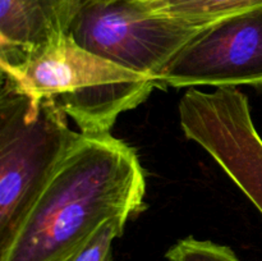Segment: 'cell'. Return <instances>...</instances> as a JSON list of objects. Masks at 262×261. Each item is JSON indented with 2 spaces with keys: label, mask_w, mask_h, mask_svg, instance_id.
Listing matches in <instances>:
<instances>
[{
  "label": "cell",
  "mask_w": 262,
  "mask_h": 261,
  "mask_svg": "<svg viewBox=\"0 0 262 261\" xmlns=\"http://www.w3.org/2000/svg\"><path fill=\"white\" fill-rule=\"evenodd\" d=\"M2 73L31 96L53 102L83 135L110 133L122 113L159 87L150 77L84 50L68 35Z\"/></svg>",
  "instance_id": "2"
},
{
  "label": "cell",
  "mask_w": 262,
  "mask_h": 261,
  "mask_svg": "<svg viewBox=\"0 0 262 261\" xmlns=\"http://www.w3.org/2000/svg\"><path fill=\"white\" fill-rule=\"evenodd\" d=\"M262 84V8L202 28L158 77V86Z\"/></svg>",
  "instance_id": "6"
},
{
  "label": "cell",
  "mask_w": 262,
  "mask_h": 261,
  "mask_svg": "<svg viewBox=\"0 0 262 261\" xmlns=\"http://www.w3.org/2000/svg\"><path fill=\"white\" fill-rule=\"evenodd\" d=\"M81 0H0V67L9 68L68 35Z\"/></svg>",
  "instance_id": "7"
},
{
  "label": "cell",
  "mask_w": 262,
  "mask_h": 261,
  "mask_svg": "<svg viewBox=\"0 0 262 261\" xmlns=\"http://www.w3.org/2000/svg\"><path fill=\"white\" fill-rule=\"evenodd\" d=\"M161 13L199 26L262 8V0H147Z\"/></svg>",
  "instance_id": "8"
},
{
  "label": "cell",
  "mask_w": 262,
  "mask_h": 261,
  "mask_svg": "<svg viewBox=\"0 0 262 261\" xmlns=\"http://www.w3.org/2000/svg\"><path fill=\"white\" fill-rule=\"evenodd\" d=\"M205 27L161 13L147 0H81L68 36L84 50L158 82Z\"/></svg>",
  "instance_id": "4"
},
{
  "label": "cell",
  "mask_w": 262,
  "mask_h": 261,
  "mask_svg": "<svg viewBox=\"0 0 262 261\" xmlns=\"http://www.w3.org/2000/svg\"><path fill=\"white\" fill-rule=\"evenodd\" d=\"M128 219L127 216H117L105 223L69 261H114L113 242L123 234Z\"/></svg>",
  "instance_id": "10"
},
{
  "label": "cell",
  "mask_w": 262,
  "mask_h": 261,
  "mask_svg": "<svg viewBox=\"0 0 262 261\" xmlns=\"http://www.w3.org/2000/svg\"><path fill=\"white\" fill-rule=\"evenodd\" d=\"M179 122L262 214V138L247 96L235 87L212 92L188 90L179 102Z\"/></svg>",
  "instance_id": "5"
},
{
  "label": "cell",
  "mask_w": 262,
  "mask_h": 261,
  "mask_svg": "<svg viewBox=\"0 0 262 261\" xmlns=\"http://www.w3.org/2000/svg\"><path fill=\"white\" fill-rule=\"evenodd\" d=\"M145 193L130 146L110 133H81L0 248V261H69L110 219L142 211Z\"/></svg>",
  "instance_id": "1"
},
{
  "label": "cell",
  "mask_w": 262,
  "mask_h": 261,
  "mask_svg": "<svg viewBox=\"0 0 262 261\" xmlns=\"http://www.w3.org/2000/svg\"><path fill=\"white\" fill-rule=\"evenodd\" d=\"M0 248L15 230L81 132L53 102L31 96L2 73Z\"/></svg>",
  "instance_id": "3"
},
{
  "label": "cell",
  "mask_w": 262,
  "mask_h": 261,
  "mask_svg": "<svg viewBox=\"0 0 262 261\" xmlns=\"http://www.w3.org/2000/svg\"><path fill=\"white\" fill-rule=\"evenodd\" d=\"M165 257L169 261H241L228 246L193 237L178 241L169 248Z\"/></svg>",
  "instance_id": "9"
}]
</instances>
